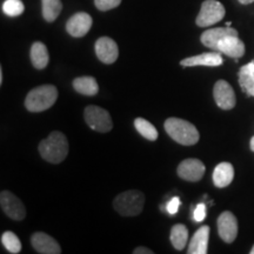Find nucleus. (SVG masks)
<instances>
[{"mask_svg": "<svg viewBox=\"0 0 254 254\" xmlns=\"http://www.w3.org/2000/svg\"><path fill=\"white\" fill-rule=\"evenodd\" d=\"M39 153L51 164H60L68 154V141L62 132H52L39 144Z\"/></svg>", "mask_w": 254, "mask_h": 254, "instance_id": "obj_1", "label": "nucleus"}, {"mask_svg": "<svg viewBox=\"0 0 254 254\" xmlns=\"http://www.w3.org/2000/svg\"><path fill=\"white\" fill-rule=\"evenodd\" d=\"M164 127L167 134L178 144L192 146L199 141L200 135L196 127L186 120L180 118H168L165 122Z\"/></svg>", "mask_w": 254, "mask_h": 254, "instance_id": "obj_2", "label": "nucleus"}, {"mask_svg": "<svg viewBox=\"0 0 254 254\" xmlns=\"http://www.w3.org/2000/svg\"><path fill=\"white\" fill-rule=\"evenodd\" d=\"M58 90L53 85H43L33 88L25 99V106L30 112H43L55 105Z\"/></svg>", "mask_w": 254, "mask_h": 254, "instance_id": "obj_3", "label": "nucleus"}, {"mask_svg": "<svg viewBox=\"0 0 254 254\" xmlns=\"http://www.w3.org/2000/svg\"><path fill=\"white\" fill-rule=\"evenodd\" d=\"M145 206V195L140 190H131L120 193L113 201V207L120 215L134 217L142 212Z\"/></svg>", "mask_w": 254, "mask_h": 254, "instance_id": "obj_4", "label": "nucleus"}, {"mask_svg": "<svg viewBox=\"0 0 254 254\" xmlns=\"http://www.w3.org/2000/svg\"><path fill=\"white\" fill-rule=\"evenodd\" d=\"M84 118L85 122H86L87 125L92 129L99 133L110 132L113 127V123L112 119H111L110 113L106 110H104L103 107L94 106V105L87 106L85 109Z\"/></svg>", "mask_w": 254, "mask_h": 254, "instance_id": "obj_5", "label": "nucleus"}, {"mask_svg": "<svg viewBox=\"0 0 254 254\" xmlns=\"http://www.w3.org/2000/svg\"><path fill=\"white\" fill-rule=\"evenodd\" d=\"M225 17V7L217 0H205L196 17L195 23L200 27H207L219 23Z\"/></svg>", "mask_w": 254, "mask_h": 254, "instance_id": "obj_6", "label": "nucleus"}, {"mask_svg": "<svg viewBox=\"0 0 254 254\" xmlns=\"http://www.w3.org/2000/svg\"><path fill=\"white\" fill-rule=\"evenodd\" d=\"M0 205L8 218L20 221L26 217V208L20 199L9 190H2L0 194Z\"/></svg>", "mask_w": 254, "mask_h": 254, "instance_id": "obj_7", "label": "nucleus"}, {"mask_svg": "<svg viewBox=\"0 0 254 254\" xmlns=\"http://www.w3.org/2000/svg\"><path fill=\"white\" fill-rule=\"evenodd\" d=\"M178 176L186 182L196 183L205 174V165L199 159H186L178 166Z\"/></svg>", "mask_w": 254, "mask_h": 254, "instance_id": "obj_8", "label": "nucleus"}, {"mask_svg": "<svg viewBox=\"0 0 254 254\" xmlns=\"http://www.w3.org/2000/svg\"><path fill=\"white\" fill-rule=\"evenodd\" d=\"M215 103L221 110H232L236 106L237 98L234 90L226 80H218L213 88Z\"/></svg>", "mask_w": 254, "mask_h": 254, "instance_id": "obj_9", "label": "nucleus"}, {"mask_svg": "<svg viewBox=\"0 0 254 254\" xmlns=\"http://www.w3.org/2000/svg\"><path fill=\"white\" fill-rule=\"evenodd\" d=\"M219 237L225 243L231 244L236 240L238 236V220L230 211H225L218 218Z\"/></svg>", "mask_w": 254, "mask_h": 254, "instance_id": "obj_10", "label": "nucleus"}, {"mask_svg": "<svg viewBox=\"0 0 254 254\" xmlns=\"http://www.w3.org/2000/svg\"><path fill=\"white\" fill-rule=\"evenodd\" d=\"M92 27V17L85 12H79L72 15L66 24V31L74 38L86 36Z\"/></svg>", "mask_w": 254, "mask_h": 254, "instance_id": "obj_11", "label": "nucleus"}, {"mask_svg": "<svg viewBox=\"0 0 254 254\" xmlns=\"http://www.w3.org/2000/svg\"><path fill=\"white\" fill-rule=\"evenodd\" d=\"M95 53L104 64H113L118 59L119 49L117 43L109 37L99 38L95 43Z\"/></svg>", "mask_w": 254, "mask_h": 254, "instance_id": "obj_12", "label": "nucleus"}, {"mask_svg": "<svg viewBox=\"0 0 254 254\" xmlns=\"http://www.w3.org/2000/svg\"><path fill=\"white\" fill-rule=\"evenodd\" d=\"M228 36H238V31L236 28H232L231 26L228 27H217V28H211V30L205 31L204 33L200 37V40L208 49L217 51L218 44L220 43V40L224 39L225 37Z\"/></svg>", "mask_w": 254, "mask_h": 254, "instance_id": "obj_13", "label": "nucleus"}, {"mask_svg": "<svg viewBox=\"0 0 254 254\" xmlns=\"http://www.w3.org/2000/svg\"><path fill=\"white\" fill-rule=\"evenodd\" d=\"M31 244L33 249L38 253L41 254H60L62 253V247L59 244L50 237L49 234L43 233V232H37L32 236Z\"/></svg>", "mask_w": 254, "mask_h": 254, "instance_id": "obj_14", "label": "nucleus"}, {"mask_svg": "<svg viewBox=\"0 0 254 254\" xmlns=\"http://www.w3.org/2000/svg\"><path fill=\"white\" fill-rule=\"evenodd\" d=\"M218 52L233 59H239L245 55V44L239 36H228L218 44Z\"/></svg>", "mask_w": 254, "mask_h": 254, "instance_id": "obj_15", "label": "nucleus"}, {"mask_svg": "<svg viewBox=\"0 0 254 254\" xmlns=\"http://www.w3.org/2000/svg\"><path fill=\"white\" fill-rule=\"evenodd\" d=\"M224 63L220 52L214 51V52L202 53V55L190 57V58L183 59L180 65L184 67H192V66H209V67H215L220 66Z\"/></svg>", "mask_w": 254, "mask_h": 254, "instance_id": "obj_16", "label": "nucleus"}, {"mask_svg": "<svg viewBox=\"0 0 254 254\" xmlns=\"http://www.w3.org/2000/svg\"><path fill=\"white\" fill-rule=\"evenodd\" d=\"M208 239H209V227L202 226L195 232L190 240L189 250V254H206L207 253L208 247Z\"/></svg>", "mask_w": 254, "mask_h": 254, "instance_id": "obj_17", "label": "nucleus"}, {"mask_svg": "<svg viewBox=\"0 0 254 254\" xmlns=\"http://www.w3.org/2000/svg\"><path fill=\"white\" fill-rule=\"evenodd\" d=\"M234 178V168L230 163H220L213 171V183L214 185L222 189L227 187L233 182Z\"/></svg>", "mask_w": 254, "mask_h": 254, "instance_id": "obj_18", "label": "nucleus"}, {"mask_svg": "<svg viewBox=\"0 0 254 254\" xmlns=\"http://www.w3.org/2000/svg\"><path fill=\"white\" fill-rule=\"evenodd\" d=\"M238 75L243 91L250 97H254V60L243 66Z\"/></svg>", "mask_w": 254, "mask_h": 254, "instance_id": "obj_19", "label": "nucleus"}, {"mask_svg": "<svg viewBox=\"0 0 254 254\" xmlns=\"http://www.w3.org/2000/svg\"><path fill=\"white\" fill-rule=\"evenodd\" d=\"M50 57L47 47L40 41L34 43L31 47V62L37 69H44L49 64Z\"/></svg>", "mask_w": 254, "mask_h": 254, "instance_id": "obj_20", "label": "nucleus"}, {"mask_svg": "<svg viewBox=\"0 0 254 254\" xmlns=\"http://www.w3.org/2000/svg\"><path fill=\"white\" fill-rule=\"evenodd\" d=\"M73 87L74 90L82 95L92 97L99 91L98 82L93 77H79L73 80Z\"/></svg>", "mask_w": 254, "mask_h": 254, "instance_id": "obj_21", "label": "nucleus"}, {"mask_svg": "<svg viewBox=\"0 0 254 254\" xmlns=\"http://www.w3.org/2000/svg\"><path fill=\"white\" fill-rule=\"evenodd\" d=\"M187 240H189V230H187L185 225H174L172 231H171V243H172L174 249L178 251L184 250V247L187 244Z\"/></svg>", "mask_w": 254, "mask_h": 254, "instance_id": "obj_22", "label": "nucleus"}, {"mask_svg": "<svg viewBox=\"0 0 254 254\" xmlns=\"http://www.w3.org/2000/svg\"><path fill=\"white\" fill-rule=\"evenodd\" d=\"M44 19L49 23L55 21L63 9L62 0H41Z\"/></svg>", "mask_w": 254, "mask_h": 254, "instance_id": "obj_23", "label": "nucleus"}, {"mask_svg": "<svg viewBox=\"0 0 254 254\" xmlns=\"http://www.w3.org/2000/svg\"><path fill=\"white\" fill-rule=\"evenodd\" d=\"M134 126L140 134L144 136V138L147 139V140L155 141L158 139V131L157 128L152 125L150 122L144 118H136L134 120Z\"/></svg>", "mask_w": 254, "mask_h": 254, "instance_id": "obj_24", "label": "nucleus"}, {"mask_svg": "<svg viewBox=\"0 0 254 254\" xmlns=\"http://www.w3.org/2000/svg\"><path fill=\"white\" fill-rule=\"evenodd\" d=\"M1 243L9 253L17 254L21 251V243L13 232H5L1 236Z\"/></svg>", "mask_w": 254, "mask_h": 254, "instance_id": "obj_25", "label": "nucleus"}, {"mask_svg": "<svg viewBox=\"0 0 254 254\" xmlns=\"http://www.w3.org/2000/svg\"><path fill=\"white\" fill-rule=\"evenodd\" d=\"M2 11L8 17H18L25 11V6L21 0H5Z\"/></svg>", "mask_w": 254, "mask_h": 254, "instance_id": "obj_26", "label": "nucleus"}, {"mask_svg": "<svg viewBox=\"0 0 254 254\" xmlns=\"http://www.w3.org/2000/svg\"><path fill=\"white\" fill-rule=\"evenodd\" d=\"M122 0H94V4L100 11H110L118 7Z\"/></svg>", "mask_w": 254, "mask_h": 254, "instance_id": "obj_27", "label": "nucleus"}, {"mask_svg": "<svg viewBox=\"0 0 254 254\" xmlns=\"http://www.w3.org/2000/svg\"><path fill=\"white\" fill-rule=\"evenodd\" d=\"M206 218V205L205 204H199L196 205V207L194 208V212H193V219L194 221L200 222L202 221Z\"/></svg>", "mask_w": 254, "mask_h": 254, "instance_id": "obj_28", "label": "nucleus"}, {"mask_svg": "<svg viewBox=\"0 0 254 254\" xmlns=\"http://www.w3.org/2000/svg\"><path fill=\"white\" fill-rule=\"evenodd\" d=\"M179 206H180V199L178 198V196H174L170 200V201L167 202L166 205V211L168 212L170 214H177L178 209H179Z\"/></svg>", "mask_w": 254, "mask_h": 254, "instance_id": "obj_29", "label": "nucleus"}, {"mask_svg": "<svg viewBox=\"0 0 254 254\" xmlns=\"http://www.w3.org/2000/svg\"><path fill=\"white\" fill-rule=\"evenodd\" d=\"M134 254H153V251L146 249V247H136V249L133 251Z\"/></svg>", "mask_w": 254, "mask_h": 254, "instance_id": "obj_30", "label": "nucleus"}, {"mask_svg": "<svg viewBox=\"0 0 254 254\" xmlns=\"http://www.w3.org/2000/svg\"><path fill=\"white\" fill-rule=\"evenodd\" d=\"M239 1L243 5H249V4H252V2H254V0H239Z\"/></svg>", "mask_w": 254, "mask_h": 254, "instance_id": "obj_31", "label": "nucleus"}, {"mask_svg": "<svg viewBox=\"0 0 254 254\" xmlns=\"http://www.w3.org/2000/svg\"><path fill=\"white\" fill-rule=\"evenodd\" d=\"M250 147H251V150H252L253 152H254V136L252 139H251V141H250Z\"/></svg>", "mask_w": 254, "mask_h": 254, "instance_id": "obj_32", "label": "nucleus"}, {"mask_svg": "<svg viewBox=\"0 0 254 254\" xmlns=\"http://www.w3.org/2000/svg\"><path fill=\"white\" fill-rule=\"evenodd\" d=\"M2 82V71H1V68H0V84H1Z\"/></svg>", "mask_w": 254, "mask_h": 254, "instance_id": "obj_33", "label": "nucleus"}, {"mask_svg": "<svg viewBox=\"0 0 254 254\" xmlns=\"http://www.w3.org/2000/svg\"><path fill=\"white\" fill-rule=\"evenodd\" d=\"M251 254H254V246L252 247V250H251V252H250Z\"/></svg>", "mask_w": 254, "mask_h": 254, "instance_id": "obj_34", "label": "nucleus"}]
</instances>
